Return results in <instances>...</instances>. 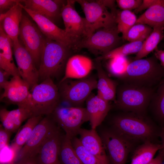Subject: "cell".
<instances>
[{
	"label": "cell",
	"instance_id": "cell-1",
	"mask_svg": "<svg viewBox=\"0 0 164 164\" xmlns=\"http://www.w3.org/2000/svg\"><path fill=\"white\" fill-rule=\"evenodd\" d=\"M164 77V67L154 55L144 59L135 60L128 64L118 78L123 83L147 87H156Z\"/></svg>",
	"mask_w": 164,
	"mask_h": 164
},
{
	"label": "cell",
	"instance_id": "cell-2",
	"mask_svg": "<svg viewBox=\"0 0 164 164\" xmlns=\"http://www.w3.org/2000/svg\"><path fill=\"white\" fill-rule=\"evenodd\" d=\"M75 1L80 5L85 15V37L100 29L110 28L117 26V11L114 0H76Z\"/></svg>",
	"mask_w": 164,
	"mask_h": 164
},
{
	"label": "cell",
	"instance_id": "cell-3",
	"mask_svg": "<svg viewBox=\"0 0 164 164\" xmlns=\"http://www.w3.org/2000/svg\"><path fill=\"white\" fill-rule=\"evenodd\" d=\"M111 124L113 129L132 141H152L159 136L160 131L144 116L130 112L115 116L112 120Z\"/></svg>",
	"mask_w": 164,
	"mask_h": 164
},
{
	"label": "cell",
	"instance_id": "cell-4",
	"mask_svg": "<svg viewBox=\"0 0 164 164\" xmlns=\"http://www.w3.org/2000/svg\"><path fill=\"white\" fill-rule=\"evenodd\" d=\"M71 49L45 38L38 68L39 79L57 77L65 71Z\"/></svg>",
	"mask_w": 164,
	"mask_h": 164
},
{
	"label": "cell",
	"instance_id": "cell-5",
	"mask_svg": "<svg viewBox=\"0 0 164 164\" xmlns=\"http://www.w3.org/2000/svg\"><path fill=\"white\" fill-rule=\"evenodd\" d=\"M157 86L147 87L123 83L117 88L115 106L123 111L144 116Z\"/></svg>",
	"mask_w": 164,
	"mask_h": 164
},
{
	"label": "cell",
	"instance_id": "cell-6",
	"mask_svg": "<svg viewBox=\"0 0 164 164\" xmlns=\"http://www.w3.org/2000/svg\"><path fill=\"white\" fill-rule=\"evenodd\" d=\"M28 107L33 116L51 114L61 101L57 86L51 78L43 80L30 90Z\"/></svg>",
	"mask_w": 164,
	"mask_h": 164
},
{
	"label": "cell",
	"instance_id": "cell-7",
	"mask_svg": "<svg viewBox=\"0 0 164 164\" xmlns=\"http://www.w3.org/2000/svg\"><path fill=\"white\" fill-rule=\"evenodd\" d=\"M97 80L88 75L78 79H67L60 82L59 91L61 101L73 107H81L91 94L97 88Z\"/></svg>",
	"mask_w": 164,
	"mask_h": 164
},
{
	"label": "cell",
	"instance_id": "cell-8",
	"mask_svg": "<svg viewBox=\"0 0 164 164\" xmlns=\"http://www.w3.org/2000/svg\"><path fill=\"white\" fill-rule=\"evenodd\" d=\"M50 115L71 140L78 134L82 125L89 120L86 108L81 107L59 106Z\"/></svg>",
	"mask_w": 164,
	"mask_h": 164
},
{
	"label": "cell",
	"instance_id": "cell-9",
	"mask_svg": "<svg viewBox=\"0 0 164 164\" xmlns=\"http://www.w3.org/2000/svg\"><path fill=\"white\" fill-rule=\"evenodd\" d=\"M117 26L99 29L83 38L77 45L76 50L87 49L94 54L104 55L115 48L121 40Z\"/></svg>",
	"mask_w": 164,
	"mask_h": 164
},
{
	"label": "cell",
	"instance_id": "cell-10",
	"mask_svg": "<svg viewBox=\"0 0 164 164\" xmlns=\"http://www.w3.org/2000/svg\"><path fill=\"white\" fill-rule=\"evenodd\" d=\"M100 136L110 164H125L132 148V141L113 129L102 131Z\"/></svg>",
	"mask_w": 164,
	"mask_h": 164
},
{
	"label": "cell",
	"instance_id": "cell-11",
	"mask_svg": "<svg viewBox=\"0 0 164 164\" xmlns=\"http://www.w3.org/2000/svg\"><path fill=\"white\" fill-rule=\"evenodd\" d=\"M19 37L21 43L30 53L36 66H38L39 68L46 37L37 26L23 15L20 24Z\"/></svg>",
	"mask_w": 164,
	"mask_h": 164
},
{
	"label": "cell",
	"instance_id": "cell-12",
	"mask_svg": "<svg viewBox=\"0 0 164 164\" xmlns=\"http://www.w3.org/2000/svg\"><path fill=\"white\" fill-rule=\"evenodd\" d=\"M51 115L43 118L33 130L18 155L16 162L27 155H38L41 146L55 132L60 128Z\"/></svg>",
	"mask_w": 164,
	"mask_h": 164
},
{
	"label": "cell",
	"instance_id": "cell-13",
	"mask_svg": "<svg viewBox=\"0 0 164 164\" xmlns=\"http://www.w3.org/2000/svg\"><path fill=\"white\" fill-rule=\"evenodd\" d=\"M75 0H68L63 5L61 16L65 29L64 30L75 45V50L77 44L86 36L85 18L81 17L76 11Z\"/></svg>",
	"mask_w": 164,
	"mask_h": 164
},
{
	"label": "cell",
	"instance_id": "cell-14",
	"mask_svg": "<svg viewBox=\"0 0 164 164\" xmlns=\"http://www.w3.org/2000/svg\"><path fill=\"white\" fill-rule=\"evenodd\" d=\"M13 50L20 76L31 89L38 84V69L33 59L20 41L12 42Z\"/></svg>",
	"mask_w": 164,
	"mask_h": 164
},
{
	"label": "cell",
	"instance_id": "cell-15",
	"mask_svg": "<svg viewBox=\"0 0 164 164\" xmlns=\"http://www.w3.org/2000/svg\"><path fill=\"white\" fill-rule=\"evenodd\" d=\"M22 7L23 9L35 21L46 38L75 50L74 43L66 34L64 29L59 27L47 17L26 8L22 4Z\"/></svg>",
	"mask_w": 164,
	"mask_h": 164
},
{
	"label": "cell",
	"instance_id": "cell-16",
	"mask_svg": "<svg viewBox=\"0 0 164 164\" xmlns=\"http://www.w3.org/2000/svg\"><path fill=\"white\" fill-rule=\"evenodd\" d=\"M2 89L4 91L0 96L1 101L29 109L28 102L31 94L30 86L20 76L12 77Z\"/></svg>",
	"mask_w": 164,
	"mask_h": 164
},
{
	"label": "cell",
	"instance_id": "cell-17",
	"mask_svg": "<svg viewBox=\"0 0 164 164\" xmlns=\"http://www.w3.org/2000/svg\"><path fill=\"white\" fill-rule=\"evenodd\" d=\"M78 135L82 145L96 156L101 164H110L102 139L96 129L81 128Z\"/></svg>",
	"mask_w": 164,
	"mask_h": 164
},
{
	"label": "cell",
	"instance_id": "cell-18",
	"mask_svg": "<svg viewBox=\"0 0 164 164\" xmlns=\"http://www.w3.org/2000/svg\"><path fill=\"white\" fill-rule=\"evenodd\" d=\"M66 1L23 0L24 6L49 18L53 22L61 17V10Z\"/></svg>",
	"mask_w": 164,
	"mask_h": 164
},
{
	"label": "cell",
	"instance_id": "cell-19",
	"mask_svg": "<svg viewBox=\"0 0 164 164\" xmlns=\"http://www.w3.org/2000/svg\"><path fill=\"white\" fill-rule=\"evenodd\" d=\"M92 67V62L89 58L79 54L71 56L67 61L64 76L60 82L85 77L89 75Z\"/></svg>",
	"mask_w": 164,
	"mask_h": 164
},
{
	"label": "cell",
	"instance_id": "cell-20",
	"mask_svg": "<svg viewBox=\"0 0 164 164\" xmlns=\"http://www.w3.org/2000/svg\"><path fill=\"white\" fill-rule=\"evenodd\" d=\"M22 9V4L19 2L6 12L0 14V27L12 42L19 40Z\"/></svg>",
	"mask_w": 164,
	"mask_h": 164
},
{
	"label": "cell",
	"instance_id": "cell-21",
	"mask_svg": "<svg viewBox=\"0 0 164 164\" xmlns=\"http://www.w3.org/2000/svg\"><path fill=\"white\" fill-rule=\"evenodd\" d=\"M86 109L92 129H96L104 121L111 108L109 101L91 94L86 101Z\"/></svg>",
	"mask_w": 164,
	"mask_h": 164
},
{
	"label": "cell",
	"instance_id": "cell-22",
	"mask_svg": "<svg viewBox=\"0 0 164 164\" xmlns=\"http://www.w3.org/2000/svg\"><path fill=\"white\" fill-rule=\"evenodd\" d=\"M62 136L60 128L44 142L38 154L39 164H61L59 154Z\"/></svg>",
	"mask_w": 164,
	"mask_h": 164
},
{
	"label": "cell",
	"instance_id": "cell-23",
	"mask_svg": "<svg viewBox=\"0 0 164 164\" xmlns=\"http://www.w3.org/2000/svg\"><path fill=\"white\" fill-rule=\"evenodd\" d=\"M33 116L28 108L18 107L9 111L3 108L0 110V119L3 127L12 133L15 132L22 123L27 119Z\"/></svg>",
	"mask_w": 164,
	"mask_h": 164
},
{
	"label": "cell",
	"instance_id": "cell-24",
	"mask_svg": "<svg viewBox=\"0 0 164 164\" xmlns=\"http://www.w3.org/2000/svg\"><path fill=\"white\" fill-rule=\"evenodd\" d=\"M13 43L10 38L0 27V68L12 76H20L12 56Z\"/></svg>",
	"mask_w": 164,
	"mask_h": 164
},
{
	"label": "cell",
	"instance_id": "cell-25",
	"mask_svg": "<svg viewBox=\"0 0 164 164\" xmlns=\"http://www.w3.org/2000/svg\"><path fill=\"white\" fill-rule=\"evenodd\" d=\"M96 69L97 73V95L109 101H115L117 85L116 82L111 79L104 70L100 60H97Z\"/></svg>",
	"mask_w": 164,
	"mask_h": 164
},
{
	"label": "cell",
	"instance_id": "cell-26",
	"mask_svg": "<svg viewBox=\"0 0 164 164\" xmlns=\"http://www.w3.org/2000/svg\"><path fill=\"white\" fill-rule=\"evenodd\" d=\"M146 25L153 28L164 27V0H155L138 18L135 24Z\"/></svg>",
	"mask_w": 164,
	"mask_h": 164
},
{
	"label": "cell",
	"instance_id": "cell-27",
	"mask_svg": "<svg viewBox=\"0 0 164 164\" xmlns=\"http://www.w3.org/2000/svg\"><path fill=\"white\" fill-rule=\"evenodd\" d=\"M42 116L39 115L30 117L18 131L10 146L15 153L17 158L19 152L25 144L34 128L43 118Z\"/></svg>",
	"mask_w": 164,
	"mask_h": 164
},
{
	"label": "cell",
	"instance_id": "cell-28",
	"mask_svg": "<svg viewBox=\"0 0 164 164\" xmlns=\"http://www.w3.org/2000/svg\"><path fill=\"white\" fill-rule=\"evenodd\" d=\"M161 144L149 141L137 148L135 151L130 164H147L153 159L156 153L161 149Z\"/></svg>",
	"mask_w": 164,
	"mask_h": 164
},
{
	"label": "cell",
	"instance_id": "cell-29",
	"mask_svg": "<svg viewBox=\"0 0 164 164\" xmlns=\"http://www.w3.org/2000/svg\"><path fill=\"white\" fill-rule=\"evenodd\" d=\"M154 117L164 126V77L157 86L150 104Z\"/></svg>",
	"mask_w": 164,
	"mask_h": 164
},
{
	"label": "cell",
	"instance_id": "cell-30",
	"mask_svg": "<svg viewBox=\"0 0 164 164\" xmlns=\"http://www.w3.org/2000/svg\"><path fill=\"white\" fill-rule=\"evenodd\" d=\"M164 27H157L153 28L149 35L144 41L142 48L136 54L135 60L141 59L157 48V46L164 37Z\"/></svg>",
	"mask_w": 164,
	"mask_h": 164
},
{
	"label": "cell",
	"instance_id": "cell-31",
	"mask_svg": "<svg viewBox=\"0 0 164 164\" xmlns=\"http://www.w3.org/2000/svg\"><path fill=\"white\" fill-rule=\"evenodd\" d=\"M59 158L63 164H82L72 145L71 140L65 134L61 138Z\"/></svg>",
	"mask_w": 164,
	"mask_h": 164
},
{
	"label": "cell",
	"instance_id": "cell-32",
	"mask_svg": "<svg viewBox=\"0 0 164 164\" xmlns=\"http://www.w3.org/2000/svg\"><path fill=\"white\" fill-rule=\"evenodd\" d=\"M145 39L130 42L120 47L116 48L101 56L97 60H108L118 56H126L131 54L137 53L141 50Z\"/></svg>",
	"mask_w": 164,
	"mask_h": 164
},
{
	"label": "cell",
	"instance_id": "cell-33",
	"mask_svg": "<svg viewBox=\"0 0 164 164\" xmlns=\"http://www.w3.org/2000/svg\"><path fill=\"white\" fill-rule=\"evenodd\" d=\"M137 17L134 12L129 10L117 11L116 21L118 31L122 34L124 39L129 30L135 24Z\"/></svg>",
	"mask_w": 164,
	"mask_h": 164
},
{
	"label": "cell",
	"instance_id": "cell-34",
	"mask_svg": "<svg viewBox=\"0 0 164 164\" xmlns=\"http://www.w3.org/2000/svg\"><path fill=\"white\" fill-rule=\"evenodd\" d=\"M107 68L109 74L118 78L130 63L126 56H118L108 59Z\"/></svg>",
	"mask_w": 164,
	"mask_h": 164
},
{
	"label": "cell",
	"instance_id": "cell-35",
	"mask_svg": "<svg viewBox=\"0 0 164 164\" xmlns=\"http://www.w3.org/2000/svg\"><path fill=\"white\" fill-rule=\"evenodd\" d=\"M72 145L82 164H101L98 159L88 151L76 137L71 139Z\"/></svg>",
	"mask_w": 164,
	"mask_h": 164
},
{
	"label": "cell",
	"instance_id": "cell-36",
	"mask_svg": "<svg viewBox=\"0 0 164 164\" xmlns=\"http://www.w3.org/2000/svg\"><path fill=\"white\" fill-rule=\"evenodd\" d=\"M152 30L151 27L146 25L135 24L129 30L124 39L130 42L146 39Z\"/></svg>",
	"mask_w": 164,
	"mask_h": 164
},
{
	"label": "cell",
	"instance_id": "cell-37",
	"mask_svg": "<svg viewBox=\"0 0 164 164\" xmlns=\"http://www.w3.org/2000/svg\"><path fill=\"white\" fill-rule=\"evenodd\" d=\"M142 0H117L118 6L122 10L130 11L137 9L142 2Z\"/></svg>",
	"mask_w": 164,
	"mask_h": 164
},
{
	"label": "cell",
	"instance_id": "cell-38",
	"mask_svg": "<svg viewBox=\"0 0 164 164\" xmlns=\"http://www.w3.org/2000/svg\"><path fill=\"white\" fill-rule=\"evenodd\" d=\"M12 132L4 128L1 124L0 125V150L9 146Z\"/></svg>",
	"mask_w": 164,
	"mask_h": 164
},
{
	"label": "cell",
	"instance_id": "cell-39",
	"mask_svg": "<svg viewBox=\"0 0 164 164\" xmlns=\"http://www.w3.org/2000/svg\"><path fill=\"white\" fill-rule=\"evenodd\" d=\"M22 0H0V14L4 13L12 8L17 3L22 2Z\"/></svg>",
	"mask_w": 164,
	"mask_h": 164
},
{
	"label": "cell",
	"instance_id": "cell-40",
	"mask_svg": "<svg viewBox=\"0 0 164 164\" xmlns=\"http://www.w3.org/2000/svg\"><path fill=\"white\" fill-rule=\"evenodd\" d=\"M17 164H39L38 155L24 156L19 160Z\"/></svg>",
	"mask_w": 164,
	"mask_h": 164
},
{
	"label": "cell",
	"instance_id": "cell-41",
	"mask_svg": "<svg viewBox=\"0 0 164 164\" xmlns=\"http://www.w3.org/2000/svg\"><path fill=\"white\" fill-rule=\"evenodd\" d=\"M155 0H143L139 6L134 10V13H138L145 9H148L155 2Z\"/></svg>",
	"mask_w": 164,
	"mask_h": 164
},
{
	"label": "cell",
	"instance_id": "cell-42",
	"mask_svg": "<svg viewBox=\"0 0 164 164\" xmlns=\"http://www.w3.org/2000/svg\"><path fill=\"white\" fill-rule=\"evenodd\" d=\"M11 76L8 73L0 68V89H2L5 84L9 80V78Z\"/></svg>",
	"mask_w": 164,
	"mask_h": 164
},
{
	"label": "cell",
	"instance_id": "cell-43",
	"mask_svg": "<svg viewBox=\"0 0 164 164\" xmlns=\"http://www.w3.org/2000/svg\"><path fill=\"white\" fill-rule=\"evenodd\" d=\"M155 50L154 55L164 67V50H159L157 48Z\"/></svg>",
	"mask_w": 164,
	"mask_h": 164
},
{
	"label": "cell",
	"instance_id": "cell-44",
	"mask_svg": "<svg viewBox=\"0 0 164 164\" xmlns=\"http://www.w3.org/2000/svg\"><path fill=\"white\" fill-rule=\"evenodd\" d=\"M163 159L162 152L159 151L158 155L147 164H161Z\"/></svg>",
	"mask_w": 164,
	"mask_h": 164
},
{
	"label": "cell",
	"instance_id": "cell-45",
	"mask_svg": "<svg viewBox=\"0 0 164 164\" xmlns=\"http://www.w3.org/2000/svg\"><path fill=\"white\" fill-rule=\"evenodd\" d=\"M159 136L161 139V144L162 145L161 149L159 151L162 152L164 157V126L161 128Z\"/></svg>",
	"mask_w": 164,
	"mask_h": 164
},
{
	"label": "cell",
	"instance_id": "cell-46",
	"mask_svg": "<svg viewBox=\"0 0 164 164\" xmlns=\"http://www.w3.org/2000/svg\"><path fill=\"white\" fill-rule=\"evenodd\" d=\"M7 164H17V162H13Z\"/></svg>",
	"mask_w": 164,
	"mask_h": 164
},
{
	"label": "cell",
	"instance_id": "cell-47",
	"mask_svg": "<svg viewBox=\"0 0 164 164\" xmlns=\"http://www.w3.org/2000/svg\"><path fill=\"white\" fill-rule=\"evenodd\" d=\"M161 164H164V157H163V159L162 161Z\"/></svg>",
	"mask_w": 164,
	"mask_h": 164
},
{
	"label": "cell",
	"instance_id": "cell-48",
	"mask_svg": "<svg viewBox=\"0 0 164 164\" xmlns=\"http://www.w3.org/2000/svg\"><path fill=\"white\" fill-rule=\"evenodd\" d=\"M61 164H63L61 162Z\"/></svg>",
	"mask_w": 164,
	"mask_h": 164
}]
</instances>
